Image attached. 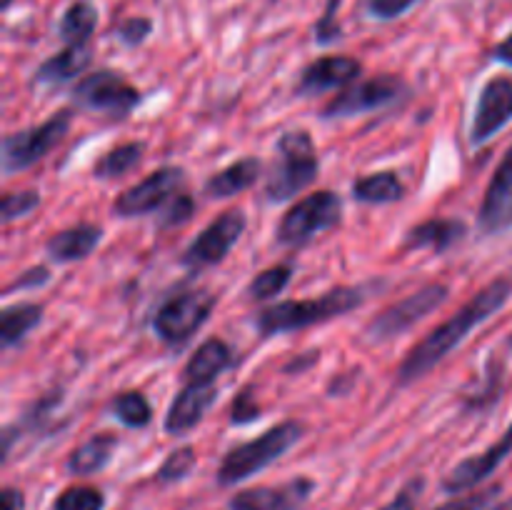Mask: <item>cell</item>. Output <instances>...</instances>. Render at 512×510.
Segmentation results:
<instances>
[{
	"mask_svg": "<svg viewBox=\"0 0 512 510\" xmlns=\"http://www.w3.org/2000/svg\"><path fill=\"white\" fill-rule=\"evenodd\" d=\"M510 295L512 278H508V275H500L493 283L485 285L483 290H478L453 318H448L443 325H438L428 338H423L413 350H410L408 358H405L403 365L398 368V383L410 385L415 383V380L425 378V375H428L440 360L448 358L450 350L458 348L478 325H483L485 320L493 318V315L508 303Z\"/></svg>",
	"mask_w": 512,
	"mask_h": 510,
	"instance_id": "6da1fadb",
	"label": "cell"
},
{
	"mask_svg": "<svg viewBox=\"0 0 512 510\" xmlns=\"http://www.w3.org/2000/svg\"><path fill=\"white\" fill-rule=\"evenodd\" d=\"M363 303V288H333L313 300H283V303L260 310L258 333L263 338L295 333V330L310 328V325L325 323V320L350 313V310L360 308Z\"/></svg>",
	"mask_w": 512,
	"mask_h": 510,
	"instance_id": "7a4b0ae2",
	"label": "cell"
},
{
	"mask_svg": "<svg viewBox=\"0 0 512 510\" xmlns=\"http://www.w3.org/2000/svg\"><path fill=\"white\" fill-rule=\"evenodd\" d=\"M303 438V425L298 420H285V423L273 425L265 430L260 438L240 443L238 448L230 450L218 468L220 485H238L243 480L253 478L255 473L273 465L275 460L283 458L298 440Z\"/></svg>",
	"mask_w": 512,
	"mask_h": 510,
	"instance_id": "3957f363",
	"label": "cell"
},
{
	"mask_svg": "<svg viewBox=\"0 0 512 510\" xmlns=\"http://www.w3.org/2000/svg\"><path fill=\"white\" fill-rule=\"evenodd\" d=\"M318 170L320 163L310 133L290 130L278 140V160L265 183V195L273 203H285L303 188H308L318 178Z\"/></svg>",
	"mask_w": 512,
	"mask_h": 510,
	"instance_id": "277c9868",
	"label": "cell"
},
{
	"mask_svg": "<svg viewBox=\"0 0 512 510\" xmlns=\"http://www.w3.org/2000/svg\"><path fill=\"white\" fill-rule=\"evenodd\" d=\"M70 123H73V113L70 110H60V113L50 115L45 123L5 135L3 173L13 175L18 170H25L38 163V160H43L68 135Z\"/></svg>",
	"mask_w": 512,
	"mask_h": 510,
	"instance_id": "5b68a950",
	"label": "cell"
},
{
	"mask_svg": "<svg viewBox=\"0 0 512 510\" xmlns=\"http://www.w3.org/2000/svg\"><path fill=\"white\" fill-rule=\"evenodd\" d=\"M343 218V200L333 190H318L283 215L278 225V243L303 245L313 235L335 228Z\"/></svg>",
	"mask_w": 512,
	"mask_h": 510,
	"instance_id": "8992f818",
	"label": "cell"
},
{
	"mask_svg": "<svg viewBox=\"0 0 512 510\" xmlns=\"http://www.w3.org/2000/svg\"><path fill=\"white\" fill-rule=\"evenodd\" d=\"M448 285L443 283H430L425 288L415 290L410 298L400 300V303L390 305L383 313L375 315L368 325V338L373 343H385V340L398 338L400 333L410 330L413 325H418L425 315H430L433 310H438L440 305L448 300Z\"/></svg>",
	"mask_w": 512,
	"mask_h": 510,
	"instance_id": "52a82bcc",
	"label": "cell"
},
{
	"mask_svg": "<svg viewBox=\"0 0 512 510\" xmlns=\"http://www.w3.org/2000/svg\"><path fill=\"white\" fill-rule=\"evenodd\" d=\"M213 308L215 295L210 293L195 290V293L175 295L153 315V330L168 345H183L203 328Z\"/></svg>",
	"mask_w": 512,
	"mask_h": 510,
	"instance_id": "ba28073f",
	"label": "cell"
},
{
	"mask_svg": "<svg viewBox=\"0 0 512 510\" xmlns=\"http://www.w3.org/2000/svg\"><path fill=\"white\" fill-rule=\"evenodd\" d=\"M73 98L83 108L113 115V118H125L140 103L138 90L113 70H98V73L85 75L73 88Z\"/></svg>",
	"mask_w": 512,
	"mask_h": 510,
	"instance_id": "9c48e42d",
	"label": "cell"
},
{
	"mask_svg": "<svg viewBox=\"0 0 512 510\" xmlns=\"http://www.w3.org/2000/svg\"><path fill=\"white\" fill-rule=\"evenodd\" d=\"M245 220L243 210H228L220 218H215L193 243L188 245L183 255L185 268H210V265H218L230 250L235 248V243L240 240V235L245 233Z\"/></svg>",
	"mask_w": 512,
	"mask_h": 510,
	"instance_id": "30bf717a",
	"label": "cell"
},
{
	"mask_svg": "<svg viewBox=\"0 0 512 510\" xmlns=\"http://www.w3.org/2000/svg\"><path fill=\"white\" fill-rule=\"evenodd\" d=\"M405 93V83L398 75H378V78L363 80L360 85L343 90L335 100H330L323 110L325 118H350V115L370 113V110L385 108L395 103Z\"/></svg>",
	"mask_w": 512,
	"mask_h": 510,
	"instance_id": "8fae6325",
	"label": "cell"
},
{
	"mask_svg": "<svg viewBox=\"0 0 512 510\" xmlns=\"http://www.w3.org/2000/svg\"><path fill=\"white\" fill-rule=\"evenodd\" d=\"M183 175V170L173 168V165L155 170L148 178L118 195V200L113 203V213L120 215V218H135V215H145L150 210L160 208V205L175 198L173 193L183 183Z\"/></svg>",
	"mask_w": 512,
	"mask_h": 510,
	"instance_id": "7c38bea8",
	"label": "cell"
},
{
	"mask_svg": "<svg viewBox=\"0 0 512 510\" xmlns=\"http://www.w3.org/2000/svg\"><path fill=\"white\" fill-rule=\"evenodd\" d=\"M512 120V80L498 78L488 80L480 90L478 108H475L473 128H470V143L485 145L493 140L500 130Z\"/></svg>",
	"mask_w": 512,
	"mask_h": 510,
	"instance_id": "4fadbf2b",
	"label": "cell"
},
{
	"mask_svg": "<svg viewBox=\"0 0 512 510\" xmlns=\"http://www.w3.org/2000/svg\"><path fill=\"white\" fill-rule=\"evenodd\" d=\"M315 490L313 478H293L280 485L240 490L230 498V510H300Z\"/></svg>",
	"mask_w": 512,
	"mask_h": 510,
	"instance_id": "5bb4252c",
	"label": "cell"
},
{
	"mask_svg": "<svg viewBox=\"0 0 512 510\" xmlns=\"http://www.w3.org/2000/svg\"><path fill=\"white\" fill-rule=\"evenodd\" d=\"M478 225L485 235H503L512 228V145L495 168L478 213Z\"/></svg>",
	"mask_w": 512,
	"mask_h": 510,
	"instance_id": "9a60e30c",
	"label": "cell"
},
{
	"mask_svg": "<svg viewBox=\"0 0 512 510\" xmlns=\"http://www.w3.org/2000/svg\"><path fill=\"white\" fill-rule=\"evenodd\" d=\"M508 455H512V423L510 428L500 435L498 443L490 445L485 453L473 455V458L455 465V468L445 475L443 490L450 495H460L465 493V490L475 488V485H480L483 480H488L490 475L500 468V463L508 460Z\"/></svg>",
	"mask_w": 512,
	"mask_h": 510,
	"instance_id": "2e32d148",
	"label": "cell"
},
{
	"mask_svg": "<svg viewBox=\"0 0 512 510\" xmlns=\"http://www.w3.org/2000/svg\"><path fill=\"white\" fill-rule=\"evenodd\" d=\"M363 73V63L350 55H328V58H318L303 70L298 83L300 95H320L328 93L333 88H343V85L353 83L358 75Z\"/></svg>",
	"mask_w": 512,
	"mask_h": 510,
	"instance_id": "e0dca14e",
	"label": "cell"
},
{
	"mask_svg": "<svg viewBox=\"0 0 512 510\" xmlns=\"http://www.w3.org/2000/svg\"><path fill=\"white\" fill-rule=\"evenodd\" d=\"M215 395H218L215 383L185 385V388L175 395L173 403H170L168 415H165V430H168L170 435H183L188 433V430H193L195 425L205 418V413L213 408Z\"/></svg>",
	"mask_w": 512,
	"mask_h": 510,
	"instance_id": "ac0fdd59",
	"label": "cell"
},
{
	"mask_svg": "<svg viewBox=\"0 0 512 510\" xmlns=\"http://www.w3.org/2000/svg\"><path fill=\"white\" fill-rule=\"evenodd\" d=\"M463 235L465 223H460L455 218H435L410 228L403 250L405 253H410V250H435V253H445L455 243H460Z\"/></svg>",
	"mask_w": 512,
	"mask_h": 510,
	"instance_id": "d6986e66",
	"label": "cell"
},
{
	"mask_svg": "<svg viewBox=\"0 0 512 510\" xmlns=\"http://www.w3.org/2000/svg\"><path fill=\"white\" fill-rule=\"evenodd\" d=\"M103 240V230L93 223H80L73 225L68 230H60L53 238L48 240L45 250L53 260L58 263H73V260H83L98 248V243Z\"/></svg>",
	"mask_w": 512,
	"mask_h": 510,
	"instance_id": "ffe728a7",
	"label": "cell"
},
{
	"mask_svg": "<svg viewBox=\"0 0 512 510\" xmlns=\"http://www.w3.org/2000/svg\"><path fill=\"white\" fill-rule=\"evenodd\" d=\"M233 365V350L225 340L208 338L200 343V348L190 355L188 365H185V378L188 383H203L213 385L223 370Z\"/></svg>",
	"mask_w": 512,
	"mask_h": 510,
	"instance_id": "44dd1931",
	"label": "cell"
},
{
	"mask_svg": "<svg viewBox=\"0 0 512 510\" xmlns=\"http://www.w3.org/2000/svg\"><path fill=\"white\" fill-rule=\"evenodd\" d=\"M260 178V160L258 158H243L238 163L228 165L225 170L215 173L213 178L205 183V193L210 198H233V195L243 193V190L253 188L255 180Z\"/></svg>",
	"mask_w": 512,
	"mask_h": 510,
	"instance_id": "7402d4cb",
	"label": "cell"
},
{
	"mask_svg": "<svg viewBox=\"0 0 512 510\" xmlns=\"http://www.w3.org/2000/svg\"><path fill=\"white\" fill-rule=\"evenodd\" d=\"M118 438L113 433H98L75 448L68 458V470L73 475H93L113 460Z\"/></svg>",
	"mask_w": 512,
	"mask_h": 510,
	"instance_id": "603a6c76",
	"label": "cell"
},
{
	"mask_svg": "<svg viewBox=\"0 0 512 510\" xmlns=\"http://www.w3.org/2000/svg\"><path fill=\"white\" fill-rule=\"evenodd\" d=\"M90 65V50L85 45H68L60 53H55L53 58L45 60L43 65L35 73V80L38 83L58 85L65 83V80H73L75 75L83 73Z\"/></svg>",
	"mask_w": 512,
	"mask_h": 510,
	"instance_id": "cb8c5ba5",
	"label": "cell"
},
{
	"mask_svg": "<svg viewBox=\"0 0 512 510\" xmlns=\"http://www.w3.org/2000/svg\"><path fill=\"white\" fill-rule=\"evenodd\" d=\"M43 320V308L35 303H18L10 305L0 313V343L3 348H13L20 345V340L35 330Z\"/></svg>",
	"mask_w": 512,
	"mask_h": 510,
	"instance_id": "d4e9b609",
	"label": "cell"
},
{
	"mask_svg": "<svg viewBox=\"0 0 512 510\" xmlns=\"http://www.w3.org/2000/svg\"><path fill=\"white\" fill-rule=\"evenodd\" d=\"M405 195V185L400 183L398 175L393 170H383V173L365 175V178L353 183V198L360 203H395Z\"/></svg>",
	"mask_w": 512,
	"mask_h": 510,
	"instance_id": "484cf974",
	"label": "cell"
},
{
	"mask_svg": "<svg viewBox=\"0 0 512 510\" xmlns=\"http://www.w3.org/2000/svg\"><path fill=\"white\" fill-rule=\"evenodd\" d=\"M98 25V10L90 3H75L60 20V35L68 45H85Z\"/></svg>",
	"mask_w": 512,
	"mask_h": 510,
	"instance_id": "4316f807",
	"label": "cell"
},
{
	"mask_svg": "<svg viewBox=\"0 0 512 510\" xmlns=\"http://www.w3.org/2000/svg\"><path fill=\"white\" fill-rule=\"evenodd\" d=\"M143 153H145V145L143 143H123L118 145V148H113L110 153H105L103 158L95 163L93 168V175L95 178H103V180H110V178H120V175L130 173V170L135 168V165L143 160Z\"/></svg>",
	"mask_w": 512,
	"mask_h": 510,
	"instance_id": "83f0119b",
	"label": "cell"
},
{
	"mask_svg": "<svg viewBox=\"0 0 512 510\" xmlns=\"http://www.w3.org/2000/svg\"><path fill=\"white\" fill-rule=\"evenodd\" d=\"M113 413L125 428H145L153 420V405L148 403V398L143 393L128 390V393L115 395Z\"/></svg>",
	"mask_w": 512,
	"mask_h": 510,
	"instance_id": "f1b7e54d",
	"label": "cell"
},
{
	"mask_svg": "<svg viewBox=\"0 0 512 510\" xmlns=\"http://www.w3.org/2000/svg\"><path fill=\"white\" fill-rule=\"evenodd\" d=\"M290 278H293V268H290L288 263L273 265V268H268V270H263L260 275H255L248 290L255 300H270L288 288Z\"/></svg>",
	"mask_w": 512,
	"mask_h": 510,
	"instance_id": "f546056e",
	"label": "cell"
},
{
	"mask_svg": "<svg viewBox=\"0 0 512 510\" xmlns=\"http://www.w3.org/2000/svg\"><path fill=\"white\" fill-rule=\"evenodd\" d=\"M105 495L93 485H73L55 498L53 510H103Z\"/></svg>",
	"mask_w": 512,
	"mask_h": 510,
	"instance_id": "4dcf8cb0",
	"label": "cell"
},
{
	"mask_svg": "<svg viewBox=\"0 0 512 510\" xmlns=\"http://www.w3.org/2000/svg\"><path fill=\"white\" fill-rule=\"evenodd\" d=\"M195 468V450L190 445L185 448L173 450V453L165 458V463L160 465L158 480L160 483H178V480L188 478L190 470Z\"/></svg>",
	"mask_w": 512,
	"mask_h": 510,
	"instance_id": "1f68e13d",
	"label": "cell"
},
{
	"mask_svg": "<svg viewBox=\"0 0 512 510\" xmlns=\"http://www.w3.org/2000/svg\"><path fill=\"white\" fill-rule=\"evenodd\" d=\"M40 205V195L35 190H20V193H8L3 195V223H13V220L25 218L28 213H33Z\"/></svg>",
	"mask_w": 512,
	"mask_h": 510,
	"instance_id": "d6a6232c",
	"label": "cell"
},
{
	"mask_svg": "<svg viewBox=\"0 0 512 510\" xmlns=\"http://www.w3.org/2000/svg\"><path fill=\"white\" fill-rule=\"evenodd\" d=\"M500 490H503V485H488V488L478 490V493L458 495L455 500H450V503L440 505V508L435 510H483L485 505L493 503V500L498 498Z\"/></svg>",
	"mask_w": 512,
	"mask_h": 510,
	"instance_id": "836d02e7",
	"label": "cell"
},
{
	"mask_svg": "<svg viewBox=\"0 0 512 510\" xmlns=\"http://www.w3.org/2000/svg\"><path fill=\"white\" fill-rule=\"evenodd\" d=\"M195 213V203L190 195H175L173 200L168 203L165 208L163 218H160V228L168 230V228H178V225L188 223Z\"/></svg>",
	"mask_w": 512,
	"mask_h": 510,
	"instance_id": "e575fe53",
	"label": "cell"
},
{
	"mask_svg": "<svg viewBox=\"0 0 512 510\" xmlns=\"http://www.w3.org/2000/svg\"><path fill=\"white\" fill-rule=\"evenodd\" d=\"M150 30H153V23H150L148 18H128L120 23L118 38L123 40L125 45H130V48H135V45H140L148 38Z\"/></svg>",
	"mask_w": 512,
	"mask_h": 510,
	"instance_id": "d590c367",
	"label": "cell"
},
{
	"mask_svg": "<svg viewBox=\"0 0 512 510\" xmlns=\"http://www.w3.org/2000/svg\"><path fill=\"white\" fill-rule=\"evenodd\" d=\"M340 0H328V8L325 15L315 25V33H318V43H333L335 38H340V25L335 23V13H338Z\"/></svg>",
	"mask_w": 512,
	"mask_h": 510,
	"instance_id": "8d00e7d4",
	"label": "cell"
},
{
	"mask_svg": "<svg viewBox=\"0 0 512 510\" xmlns=\"http://www.w3.org/2000/svg\"><path fill=\"white\" fill-rule=\"evenodd\" d=\"M258 415H260V408H258V403L253 400V395H250V390L238 393V398H235V403H233V413H230V420H233L235 425L253 423Z\"/></svg>",
	"mask_w": 512,
	"mask_h": 510,
	"instance_id": "74e56055",
	"label": "cell"
},
{
	"mask_svg": "<svg viewBox=\"0 0 512 510\" xmlns=\"http://www.w3.org/2000/svg\"><path fill=\"white\" fill-rule=\"evenodd\" d=\"M413 3L415 0H368V10L375 18L393 20L398 15H403Z\"/></svg>",
	"mask_w": 512,
	"mask_h": 510,
	"instance_id": "f35d334b",
	"label": "cell"
},
{
	"mask_svg": "<svg viewBox=\"0 0 512 510\" xmlns=\"http://www.w3.org/2000/svg\"><path fill=\"white\" fill-rule=\"evenodd\" d=\"M50 280V273L45 268H30L25 270L20 278H15L13 283L5 288V293H13V290H30V288H40V285H45Z\"/></svg>",
	"mask_w": 512,
	"mask_h": 510,
	"instance_id": "ab89813d",
	"label": "cell"
},
{
	"mask_svg": "<svg viewBox=\"0 0 512 510\" xmlns=\"http://www.w3.org/2000/svg\"><path fill=\"white\" fill-rule=\"evenodd\" d=\"M0 510H25V498L18 488H3L0 493Z\"/></svg>",
	"mask_w": 512,
	"mask_h": 510,
	"instance_id": "60d3db41",
	"label": "cell"
},
{
	"mask_svg": "<svg viewBox=\"0 0 512 510\" xmlns=\"http://www.w3.org/2000/svg\"><path fill=\"white\" fill-rule=\"evenodd\" d=\"M493 58L498 60V63H503V65H510V68H512V33L508 35V38L503 40V43H498V45H495V50H493Z\"/></svg>",
	"mask_w": 512,
	"mask_h": 510,
	"instance_id": "b9f144b4",
	"label": "cell"
},
{
	"mask_svg": "<svg viewBox=\"0 0 512 510\" xmlns=\"http://www.w3.org/2000/svg\"><path fill=\"white\" fill-rule=\"evenodd\" d=\"M380 510H415V498L410 493H400L398 498H393L385 508Z\"/></svg>",
	"mask_w": 512,
	"mask_h": 510,
	"instance_id": "7bdbcfd3",
	"label": "cell"
},
{
	"mask_svg": "<svg viewBox=\"0 0 512 510\" xmlns=\"http://www.w3.org/2000/svg\"><path fill=\"white\" fill-rule=\"evenodd\" d=\"M485 510H512V498L510 500H500V503L490 505V508H485Z\"/></svg>",
	"mask_w": 512,
	"mask_h": 510,
	"instance_id": "ee69618b",
	"label": "cell"
},
{
	"mask_svg": "<svg viewBox=\"0 0 512 510\" xmlns=\"http://www.w3.org/2000/svg\"><path fill=\"white\" fill-rule=\"evenodd\" d=\"M10 3H13V0H0V8L8 10V8H10Z\"/></svg>",
	"mask_w": 512,
	"mask_h": 510,
	"instance_id": "f6af8a7d",
	"label": "cell"
},
{
	"mask_svg": "<svg viewBox=\"0 0 512 510\" xmlns=\"http://www.w3.org/2000/svg\"><path fill=\"white\" fill-rule=\"evenodd\" d=\"M508 345H510V350H512V333H510V338H508Z\"/></svg>",
	"mask_w": 512,
	"mask_h": 510,
	"instance_id": "bcb514c9",
	"label": "cell"
}]
</instances>
